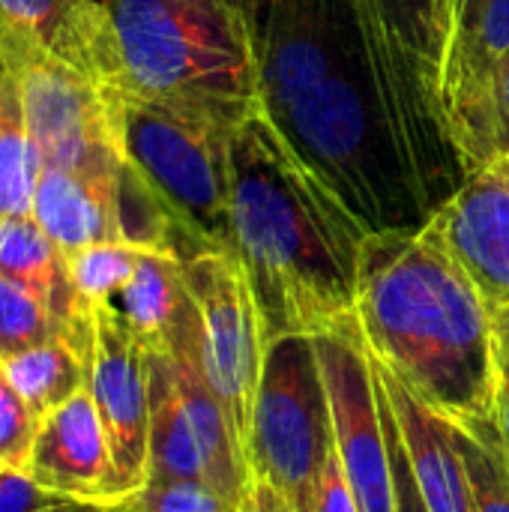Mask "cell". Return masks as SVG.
<instances>
[{
	"label": "cell",
	"instance_id": "9",
	"mask_svg": "<svg viewBox=\"0 0 509 512\" xmlns=\"http://www.w3.org/2000/svg\"><path fill=\"white\" fill-rule=\"evenodd\" d=\"M315 351L327 387L333 444L360 512H396V483L384 429L381 390L363 345L357 315L339 330L318 333Z\"/></svg>",
	"mask_w": 509,
	"mask_h": 512
},
{
	"label": "cell",
	"instance_id": "5",
	"mask_svg": "<svg viewBox=\"0 0 509 512\" xmlns=\"http://www.w3.org/2000/svg\"><path fill=\"white\" fill-rule=\"evenodd\" d=\"M120 147L126 162L165 207L177 255L228 252L231 126L174 102L120 96Z\"/></svg>",
	"mask_w": 509,
	"mask_h": 512
},
{
	"label": "cell",
	"instance_id": "31",
	"mask_svg": "<svg viewBox=\"0 0 509 512\" xmlns=\"http://www.w3.org/2000/svg\"><path fill=\"white\" fill-rule=\"evenodd\" d=\"M240 512H297L294 504L279 492L273 489L267 480H258V477H249L246 489H243V498H240Z\"/></svg>",
	"mask_w": 509,
	"mask_h": 512
},
{
	"label": "cell",
	"instance_id": "23",
	"mask_svg": "<svg viewBox=\"0 0 509 512\" xmlns=\"http://www.w3.org/2000/svg\"><path fill=\"white\" fill-rule=\"evenodd\" d=\"M141 246L132 243H93L84 246L72 255H66L69 279L84 306L93 303H114V297L126 288L132 279L138 261H141Z\"/></svg>",
	"mask_w": 509,
	"mask_h": 512
},
{
	"label": "cell",
	"instance_id": "21",
	"mask_svg": "<svg viewBox=\"0 0 509 512\" xmlns=\"http://www.w3.org/2000/svg\"><path fill=\"white\" fill-rule=\"evenodd\" d=\"M477 512H509V456L495 417L450 420Z\"/></svg>",
	"mask_w": 509,
	"mask_h": 512
},
{
	"label": "cell",
	"instance_id": "14",
	"mask_svg": "<svg viewBox=\"0 0 509 512\" xmlns=\"http://www.w3.org/2000/svg\"><path fill=\"white\" fill-rule=\"evenodd\" d=\"M492 309H509V159L495 156L462 180L426 222Z\"/></svg>",
	"mask_w": 509,
	"mask_h": 512
},
{
	"label": "cell",
	"instance_id": "8",
	"mask_svg": "<svg viewBox=\"0 0 509 512\" xmlns=\"http://www.w3.org/2000/svg\"><path fill=\"white\" fill-rule=\"evenodd\" d=\"M180 261L198 321V366L210 390L222 402L240 450H246L255 390L261 381L267 348L249 282L240 261L225 249H204Z\"/></svg>",
	"mask_w": 509,
	"mask_h": 512
},
{
	"label": "cell",
	"instance_id": "2",
	"mask_svg": "<svg viewBox=\"0 0 509 512\" xmlns=\"http://www.w3.org/2000/svg\"><path fill=\"white\" fill-rule=\"evenodd\" d=\"M228 252L249 282L264 345L354 318L366 231L291 156L261 111L231 132Z\"/></svg>",
	"mask_w": 509,
	"mask_h": 512
},
{
	"label": "cell",
	"instance_id": "17",
	"mask_svg": "<svg viewBox=\"0 0 509 512\" xmlns=\"http://www.w3.org/2000/svg\"><path fill=\"white\" fill-rule=\"evenodd\" d=\"M372 366L378 387L387 396L390 411L396 417L426 512H477L450 420L423 405L381 363L372 360Z\"/></svg>",
	"mask_w": 509,
	"mask_h": 512
},
{
	"label": "cell",
	"instance_id": "36",
	"mask_svg": "<svg viewBox=\"0 0 509 512\" xmlns=\"http://www.w3.org/2000/svg\"><path fill=\"white\" fill-rule=\"evenodd\" d=\"M450 3V27H453V15H456V9L462 6V0H447Z\"/></svg>",
	"mask_w": 509,
	"mask_h": 512
},
{
	"label": "cell",
	"instance_id": "1",
	"mask_svg": "<svg viewBox=\"0 0 509 512\" xmlns=\"http://www.w3.org/2000/svg\"><path fill=\"white\" fill-rule=\"evenodd\" d=\"M261 114L366 234L423 228L468 177L438 84L375 0H267Z\"/></svg>",
	"mask_w": 509,
	"mask_h": 512
},
{
	"label": "cell",
	"instance_id": "25",
	"mask_svg": "<svg viewBox=\"0 0 509 512\" xmlns=\"http://www.w3.org/2000/svg\"><path fill=\"white\" fill-rule=\"evenodd\" d=\"M138 512H240V501L201 480H147Z\"/></svg>",
	"mask_w": 509,
	"mask_h": 512
},
{
	"label": "cell",
	"instance_id": "4",
	"mask_svg": "<svg viewBox=\"0 0 509 512\" xmlns=\"http://www.w3.org/2000/svg\"><path fill=\"white\" fill-rule=\"evenodd\" d=\"M120 96L195 108L231 129L261 111L258 27L240 0H105Z\"/></svg>",
	"mask_w": 509,
	"mask_h": 512
},
{
	"label": "cell",
	"instance_id": "33",
	"mask_svg": "<svg viewBox=\"0 0 509 512\" xmlns=\"http://www.w3.org/2000/svg\"><path fill=\"white\" fill-rule=\"evenodd\" d=\"M240 3L246 6V12L255 18V27H258V18H261V12H264V3H267V0H240Z\"/></svg>",
	"mask_w": 509,
	"mask_h": 512
},
{
	"label": "cell",
	"instance_id": "32",
	"mask_svg": "<svg viewBox=\"0 0 509 512\" xmlns=\"http://www.w3.org/2000/svg\"><path fill=\"white\" fill-rule=\"evenodd\" d=\"M495 156L509 159V66L495 96Z\"/></svg>",
	"mask_w": 509,
	"mask_h": 512
},
{
	"label": "cell",
	"instance_id": "27",
	"mask_svg": "<svg viewBox=\"0 0 509 512\" xmlns=\"http://www.w3.org/2000/svg\"><path fill=\"white\" fill-rule=\"evenodd\" d=\"M99 507L105 504H87L45 489L27 471L0 474V512H93Z\"/></svg>",
	"mask_w": 509,
	"mask_h": 512
},
{
	"label": "cell",
	"instance_id": "29",
	"mask_svg": "<svg viewBox=\"0 0 509 512\" xmlns=\"http://www.w3.org/2000/svg\"><path fill=\"white\" fill-rule=\"evenodd\" d=\"M312 512H360L357 507V498L351 492V483L342 471V462H339V453L333 447L327 465H324V474H321V483H318V492H315V510Z\"/></svg>",
	"mask_w": 509,
	"mask_h": 512
},
{
	"label": "cell",
	"instance_id": "10",
	"mask_svg": "<svg viewBox=\"0 0 509 512\" xmlns=\"http://www.w3.org/2000/svg\"><path fill=\"white\" fill-rule=\"evenodd\" d=\"M12 72L21 84L30 144L39 168H90L126 159L120 147L117 99L57 60H24Z\"/></svg>",
	"mask_w": 509,
	"mask_h": 512
},
{
	"label": "cell",
	"instance_id": "3",
	"mask_svg": "<svg viewBox=\"0 0 509 512\" xmlns=\"http://www.w3.org/2000/svg\"><path fill=\"white\" fill-rule=\"evenodd\" d=\"M354 315L369 357L423 405L495 417V309L429 225L366 237Z\"/></svg>",
	"mask_w": 509,
	"mask_h": 512
},
{
	"label": "cell",
	"instance_id": "18",
	"mask_svg": "<svg viewBox=\"0 0 509 512\" xmlns=\"http://www.w3.org/2000/svg\"><path fill=\"white\" fill-rule=\"evenodd\" d=\"M114 309L147 351L171 348L195 321L183 261L174 252L144 249L132 279L114 297Z\"/></svg>",
	"mask_w": 509,
	"mask_h": 512
},
{
	"label": "cell",
	"instance_id": "19",
	"mask_svg": "<svg viewBox=\"0 0 509 512\" xmlns=\"http://www.w3.org/2000/svg\"><path fill=\"white\" fill-rule=\"evenodd\" d=\"M0 369L36 420H42L87 387V348L57 333L42 345L0 360Z\"/></svg>",
	"mask_w": 509,
	"mask_h": 512
},
{
	"label": "cell",
	"instance_id": "38",
	"mask_svg": "<svg viewBox=\"0 0 509 512\" xmlns=\"http://www.w3.org/2000/svg\"><path fill=\"white\" fill-rule=\"evenodd\" d=\"M0 474H3V471H0Z\"/></svg>",
	"mask_w": 509,
	"mask_h": 512
},
{
	"label": "cell",
	"instance_id": "11",
	"mask_svg": "<svg viewBox=\"0 0 509 512\" xmlns=\"http://www.w3.org/2000/svg\"><path fill=\"white\" fill-rule=\"evenodd\" d=\"M87 393L111 447L117 495L135 498L150 474V372L147 348L114 303L90 306Z\"/></svg>",
	"mask_w": 509,
	"mask_h": 512
},
{
	"label": "cell",
	"instance_id": "7",
	"mask_svg": "<svg viewBox=\"0 0 509 512\" xmlns=\"http://www.w3.org/2000/svg\"><path fill=\"white\" fill-rule=\"evenodd\" d=\"M195 333L198 321H192L189 330L168 351H147V480H201L240 501L249 483V468L231 420L198 366Z\"/></svg>",
	"mask_w": 509,
	"mask_h": 512
},
{
	"label": "cell",
	"instance_id": "20",
	"mask_svg": "<svg viewBox=\"0 0 509 512\" xmlns=\"http://www.w3.org/2000/svg\"><path fill=\"white\" fill-rule=\"evenodd\" d=\"M36 156L30 144L21 84L0 57V216H21L33 207Z\"/></svg>",
	"mask_w": 509,
	"mask_h": 512
},
{
	"label": "cell",
	"instance_id": "26",
	"mask_svg": "<svg viewBox=\"0 0 509 512\" xmlns=\"http://www.w3.org/2000/svg\"><path fill=\"white\" fill-rule=\"evenodd\" d=\"M39 420L0 369V471H24Z\"/></svg>",
	"mask_w": 509,
	"mask_h": 512
},
{
	"label": "cell",
	"instance_id": "15",
	"mask_svg": "<svg viewBox=\"0 0 509 512\" xmlns=\"http://www.w3.org/2000/svg\"><path fill=\"white\" fill-rule=\"evenodd\" d=\"M39 486L87 504H117L111 447L87 387L39 420L24 468Z\"/></svg>",
	"mask_w": 509,
	"mask_h": 512
},
{
	"label": "cell",
	"instance_id": "35",
	"mask_svg": "<svg viewBox=\"0 0 509 512\" xmlns=\"http://www.w3.org/2000/svg\"><path fill=\"white\" fill-rule=\"evenodd\" d=\"M495 318H498V324L509 333V309H495Z\"/></svg>",
	"mask_w": 509,
	"mask_h": 512
},
{
	"label": "cell",
	"instance_id": "24",
	"mask_svg": "<svg viewBox=\"0 0 509 512\" xmlns=\"http://www.w3.org/2000/svg\"><path fill=\"white\" fill-rule=\"evenodd\" d=\"M63 333L51 306L30 288L0 273V360Z\"/></svg>",
	"mask_w": 509,
	"mask_h": 512
},
{
	"label": "cell",
	"instance_id": "34",
	"mask_svg": "<svg viewBox=\"0 0 509 512\" xmlns=\"http://www.w3.org/2000/svg\"><path fill=\"white\" fill-rule=\"evenodd\" d=\"M126 504H129V498H126V501H117V504H105V507H99V510L93 512H123L126 510Z\"/></svg>",
	"mask_w": 509,
	"mask_h": 512
},
{
	"label": "cell",
	"instance_id": "22",
	"mask_svg": "<svg viewBox=\"0 0 509 512\" xmlns=\"http://www.w3.org/2000/svg\"><path fill=\"white\" fill-rule=\"evenodd\" d=\"M405 45V51L429 72V78L441 81V66L450 42V3L447 0H375Z\"/></svg>",
	"mask_w": 509,
	"mask_h": 512
},
{
	"label": "cell",
	"instance_id": "30",
	"mask_svg": "<svg viewBox=\"0 0 509 512\" xmlns=\"http://www.w3.org/2000/svg\"><path fill=\"white\" fill-rule=\"evenodd\" d=\"M498 324V318H495ZM495 423L509 456V333L498 324V387H495Z\"/></svg>",
	"mask_w": 509,
	"mask_h": 512
},
{
	"label": "cell",
	"instance_id": "16",
	"mask_svg": "<svg viewBox=\"0 0 509 512\" xmlns=\"http://www.w3.org/2000/svg\"><path fill=\"white\" fill-rule=\"evenodd\" d=\"M123 174L126 159L90 168H39L30 213L63 255L93 243H126Z\"/></svg>",
	"mask_w": 509,
	"mask_h": 512
},
{
	"label": "cell",
	"instance_id": "13",
	"mask_svg": "<svg viewBox=\"0 0 509 512\" xmlns=\"http://www.w3.org/2000/svg\"><path fill=\"white\" fill-rule=\"evenodd\" d=\"M0 57L57 60L120 102V66L105 0H0Z\"/></svg>",
	"mask_w": 509,
	"mask_h": 512
},
{
	"label": "cell",
	"instance_id": "28",
	"mask_svg": "<svg viewBox=\"0 0 509 512\" xmlns=\"http://www.w3.org/2000/svg\"><path fill=\"white\" fill-rule=\"evenodd\" d=\"M381 408H384V429H387V447H390V465H393V483H396V512H426V504H423L420 489H417V480H414V471H411L408 450L402 444L396 417H393L390 402H387L384 393H381Z\"/></svg>",
	"mask_w": 509,
	"mask_h": 512
},
{
	"label": "cell",
	"instance_id": "37",
	"mask_svg": "<svg viewBox=\"0 0 509 512\" xmlns=\"http://www.w3.org/2000/svg\"><path fill=\"white\" fill-rule=\"evenodd\" d=\"M123 512H138V495H135V498H129V504H126V510Z\"/></svg>",
	"mask_w": 509,
	"mask_h": 512
},
{
	"label": "cell",
	"instance_id": "12",
	"mask_svg": "<svg viewBox=\"0 0 509 512\" xmlns=\"http://www.w3.org/2000/svg\"><path fill=\"white\" fill-rule=\"evenodd\" d=\"M509 66V0H462L438 93L468 171L495 159V96Z\"/></svg>",
	"mask_w": 509,
	"mask_h": 512
},
{
	"label": "cell",
	"instance_id": "6",
	"mask_svg": "<svg viewBox=\"0 0 509 512\" xmlns=\"http://www.w3.org/2000/svg\"><path fill=\"white\" fill-rule=\"evenodd\" d=\"M333 447V420L315 336H282L270 342L264 348L243 450L249 477L267 480L297 512H312Z\"/></svg>",
	"mask_w": 509,
	"mask_h": 512
}]
</instances>
